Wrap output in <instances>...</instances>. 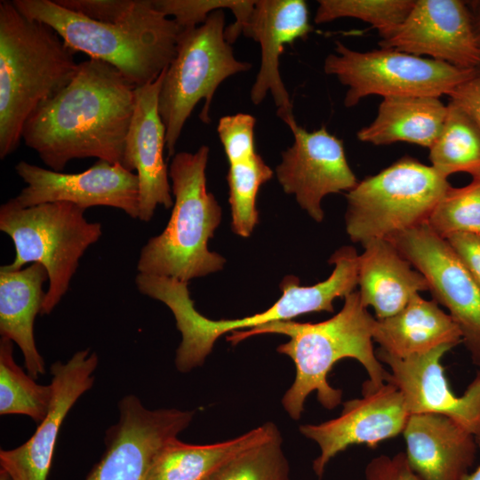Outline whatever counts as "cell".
Masks as SVG:
<instances>
[{"mask_svg":"<svg viewBox=\"0 0 480 480\" xmlns=\"http://www.w3.org/2000/svg\"><path fill=\"white\" fill-rule=\"evenodd\" d=\"M446 240L480 290V235L460 233Z\"/></svg>","mask_w":480,"mask_h":480,"instance_id":"cell-37","label":"cell"},{"mask_svg":"<svg viewBox=\"0 0 480 480\" xmlns=\"http://www.w3.org/2000/svg\"><path fill=\"white\" fill-rule=\"evenodd\" d=\"M453 348L442 345L406 358L392 356L378 348L376 356L390 369L386 382L399 389L410 414L433 412L448 416L476 439L480 436V371L463 395L456 396L441 363L444 354Z\"/></svg>","mask_w":480,"mask_h":480,"instance_id":"cell-17","label":"cell"},{"mask_svg":"<svg viewBox=\"0 0 480 480\" xmlns=\"http://www.w3.org/2000/svg\"><path fill=\"white\" fill-rule=\"evenodd\" d=\"M324 62V71L348 87L347 108L370 95L436 97L449 95L479 69H466L395 49L357 52L341 42Z\"/></svg>","mask_w":480,"mask_h":480,"instance_id":"cell-10","label":"cell"},{"mask_svg":"<svg viewBox=\"0 0 480 480\" xmlns=\"http://www.w3.org/2000/svg\"><path fill=\"white\" fill-rule=\"evenodd\" d=\"M450 187L431 165L404 156L346 194V232L364 244L427 223Z\"/></svg>","mask_w":480,"mask_h":480,"instance_id":"cell-9","label":"cell"},{"mask_svg":"<svg viewBox=\"0 0 480 480\" xmlns=\"http://www.w3.org/2000/svg\"><path fill=\"white\" fill-rule=\"evenodd\" d=\"M282 443L278 434L230 460L206 480H290Z\"/></svg>","mask_w":480,"mask_h":480,"instance_id":"cell-32","label":"cell"},{"mask_svg":"<svg viewBox=\"0 0 480 480\" xmlns=\"http://www.w3.org/2000/svg\"><path fill=\"white\" fill-rule=\"evenodd\" d=\"M403 435L412 469L422 480H463L474 463L476 436L448 416L411 414Z\"/></svg>","mask_w":480,"mask_h":480,"instance_id":"cell-21","label":"cell"},{"mask_svg":"<svg viewBox=\"0 0 480 480\" xmlns=\"http://www.w3.org/2000/svg\"><path fill=\"white\" fill-rule=\"evenodd\" d=\"M13 358V341L0 339V414H21L40 423L47 415L53 390L37 384Z\"/></svg>","mask_w":480,"mask_h":480,"instance_id":"cell-28","label":"cell"},{"mask_svg":"<svg viewBox=\"0 0 480 480\" xmlns=\"http://www.w3.org/2000/svg\"><path fill=\"white\" fill-rule=\"evenodd\" d=\"M447 105L436 97H388L374 120L357 132V139L375 146L398 141L429 148L437 139Z\"/></svg>","mask_w":480,"mask_h":480,"instance_id":"cell-26","label":"cell"},{"mask_svg":"<svg viewBox=\"0 0 480 480\" xmlns=\"http://www.w3.org/2000/svg\"><path fill=\"white\" fill-rule=\"evenodd\" d=\"M431 166L443 177L467 172L480 176V129L460 108L450 101L443 128L429 148Z\"/></svg>","mask_w":480,"mask_h":480,"instance_id":"cell-27","label":"cell"},{"mask_svg":"<svg viewBox=\"0 0 480 480\" xmlns=\"http://www.w3.org/2000/svg\"><path fill=\"white\" fill-rule=\"evenodd\" d=\"M85 210L70 203H46L21 208L10 200L0 207V230L13 242L15 257L0 270L16 271L28 263L46 269L49 286L42 315L50 314L69 288L84 252L102 235L99 222H89Z\"/></svg>","mask_w":480,"mask_h":480,"instance_id":"cell-7","label":"cell"},{"mask_svg":"<svg viewBox=\"0 0 480 480\" xmlns=\"http://www.w3.org/2000/svg\"><path fill=\"white\" fill-rule=\"evenodd\" d=\"M209 150L202 145L196 152L172 156L169 177L173 208L163 232L141 248L137 262L140 274L188 283L223 268L226 260L208 249L221 220V208L206 187Z\"/></svg>","mask_w":480,"mask_h":480,"instance_id":"cell-6","label":"cell"},{"mask_svg":"<svg viewBox=\"0 0 480 480\" xmlns=\"http://www.w3.org/2000/svg\"><path fill=\"white\" fill-rule=\"evenodd\" d=\"M376 318L354 291L344 298L342 308L332 318L319 323L277 321L227 336L233 345L250 337L276 333L289 337L277 352L290 356L296 368L293 383L284 395L282 404L292 420H299L308 396L316 392L319 403L332 410L341 403L342 391L329 384L328 373L343 358H353L365 369L369 379L362 393L376 390L386 383L387 372L373 348Z\"/></svg>","mask_w":480,"mask_h":480,"instance_id":"cell-2","label":"cell"},{"mask_svg":"<svg viewBox=\"0 0 480 480\" xmlns=\"http://www.w3.org/2000/svg\"><path fill=\"white\" fill-rule=\"evenodd\" d=\"M463 480H480V464L479 466L476 468V470H474L473 472L471 473H468Z\"/></svg>","mask_w":480,"mask_h":480,"instance_id":"cell-40","label":"cell"},{"mask_svg":"<svg viewBox=\"0 0 480 480\" xmlns=\"http://www.w3.org/2000/svg\"><path fill=\"white\" fill-rule=\"evenodd\" d=\"M290 129L294 140L282 152L276 175L284 191L294 195L300 206L321 222L324 216L322 199L329 194L348 192L358 181L346 158L342 140L325 125L308 132L295 123Z\"/></svg>","mask_w":480,"mask_h":480,"instance_id":"cell-14","label":"cell"},{"mask_svg":"<svg viewBox=\"0 0 480 480\" xmlns=\"http://www.w3.org/2000/svg\"><path fill=\"white\" fill-rule=\"evenodd\" d=\"M225 29L224 10H217L201 25L180 33L176 54L164 70L158 95L169 156L176 154L185 123L198 102L204 100V103L199 118L209 124L210 108L220 84L252 67L235 57Z\"/></svg>","mask_w":480,"mask_h":480,"instance_id":"cell-8","label":"cell"},{"mask_svg":"<svg viewBox=\"0 0 480 480\" xmlns=\"http://www.w3.org/2000/svg\"><path fill=\"white\" fill-rule=\"evenodd\" d=\"M379 45L461 68H480V48L465 1L415 0L397 31Z\"/></svg>","mask_w":480,"mask_h":480,"instance_id":"cell-16","label":"cell"},{"mask_svg":"<svg viewBox=\"0 0 480 480\" xmlns=\"http://www.w3.org/2000/svg\"><path fill=\"white\" fill-rule=\"evenodd\" d=\"M99 363L95 352H76L66 363L51 365L53 395L46 417L23 444L0 451V466L12 480H47L61 425L76 402L93 385Z\"/></svg>","mask_w":480,"mask_h":480,"instance_id":"cell-18","label":"cell"},{"mask_svg":"<svg viewBox=\"0 0 480 480\" xmlns=\"http://www.w3.org/2000/svg\"><path fill=\"white\" fill-rule=\"evenodd\" d=\"M47 24L0 1V158L12 154L31 114L65 88L79 63Z\"/></svg>","mask_w":480,"mask_h":480,"instance_id":"cell-4","label":"cell"},{"mask_svg":"<svg viewBox=\"0 0 480 480\" xmlns=\"http://www.w3.org/2000/svg\"><path fill=\"white\" fill-rule=\"evenodd\" d=\"M365 480H422L410 467L404 452L381 454L372 459L364 470Z\"/></svg>","mask_w":480,"mask_h":480,"instance_id":"cell-36","label":"cell"},{"mask_svg":"<svg viewBox=\"0 0 480 480\" xmlns=\"http://www.w3.org/2000/svg\"><path fill=\"white\" fill-rule=\"evenodd\" d=\"M154 6L166 17L172 16L180 31L204 23L217 10H230L235 21L226 27L225 37L232 44L242 34L255 0H153Z\"/></svg>","mask_w":480,"mask_h":480,"instance_id":"cell-33","label":"cell"},{"mask_svg":"<svg viewBox=\"0 0 480 480\" xmlns=\"http://www.w3.org/2000/svg\"><path fill=\"white\" fill-rule=\"evenodd\" d=\"M272 177V169L258 153L247 160L229 164L227 180L231 228L235 234L248 237L254 230L259 222L257 194Z\"/></svg>","mask_w":480,"mask_h":480,"instance_id":"cell-29","label":"cell"},{"mask_svg":"<svg viewBox=\"0 0 480 480\" xmlns=\"http://www.w3.org/2000/svg\"><path fill=\"white\" fill-rule=\"evenodd\" d=\"M119 419L106 432L105 451L85 480H148L160 449L188 427L192 411L146 408L128 395L118 404Z\"/></svg>","mask_w":480,"mask_h":480,"instance_id":"cell-12","label":"cell"},{"mask_svg":"<svg viewBox=\"0 0 480 480\" xmlns=\"http://www.w3.org/2000/svg\"><path fill=\"white\" fill-rule=\"evenodd\" d=\"M430 228L441 237L469 233L480 235V176L461 188L446 190L428 220Z\"/></svg>","mask_w":480,"mask_h":480,"instance_id":"cell-31","label":"cell"},{"mask_svg":"<svg viewBox=\"0 0 480 480\" xmlns=\"http://www.w3.org/2000/svg\"><path fill=\"white\" fill-rule=\"evenodd\" d=\"M45 281L48 273L39 263L16 271L0 270V334L19 346L25 369L34 379L45 372L34 337L35 318L45 299Z\"/></svg>","mask_w":480,"mask_h":480,"instance_id":"cell-23","label":"cell"},{"mask_svg":"<svg viewBox=\"0 0 480 480\" xmlns=\"http://www.w3.org/2000/svg\"><path fill=\"white\" fill-rule=\"evenodd\" d=\"M0 480H12V478L6 471L0 469Z\"/></svg>","mask_w":480,"mask_h":480,"instance_id":"cell-41","label":"cell"},{"mask_svg":"<svg viewBox=\"0 0 480 480\" xmlns=\"http://www.w3.org/2000/svg\"><path fill=\"white\" fill-rule=\"evenodd\" d=\"M476 442H477L478 446L480 447V436L476 437Z\"/></svg>","mask_w":480,"mask_h":480,"instance_id":"cell-42","label":"cell"},{"mask_svg":"<svg viewBox=\"0 0 480 480\" xmlns=\"http://www.w3.org/2000/svg\"><path fill=\"white\" fill-rule=\"evenodd\" d=\"M60 5L91 20L116 23L128 21L146 12L152 0H54Z\"/></svg>","mask_w":480,"mask_h":480,"instance_id":"cell-35","label":"cell"},{"mask_svg":"<svg viewBox=\"0 0 480 480\" xmlns=\"http://www.w3.org/2000/svg\"><path fill=\"white\" fill-rule=\"evenodd\" d=\"M467 4L471 15L474 33L480 48V0L467 1Z\"/></svg>","mask_w":480,"mask_h":480,"instance_id":"cell-39","label":"cell"},{"mask_svg":"<svg viewBox=\"0 0 480 480\" xmlns=\"http://www.w3.org/2000/svg\"><path fill=\"white\" fill-rule=\"evenodd\" d=\"M373 341L397 358L423 354L442 345L462 343L461 333L448 313L434 300L414 295L396 315L376 319Z\"/></svg>","mask_w":480,"mask_h":480,"instance_id":"cell-24","label":"cell"},{"mask_svg":"<svg viewBox=\"0 0 480 480\" xmlns=\"http://www.w3.org/2000/svg\"><path fill=\"white\" fill-rule=\"evenodd\" d=\"M362 395L345 402L338 417L300 427V433L320 448L319 456L313 461V470L318 477L323 476L329 461L350 445L375 448L380 443L403 434L411 414L396 386L386 382Z\"/></svg>","mask_w":480,"mask_h":480,"instance_id":"cell-15","label":"cell"},{"mask_svg":"<svg viewBox=\"0 0 480 480\" xmlns=\"http://www.w3.org/2000/svg\"><path fill=\"white\" fill-rule=\"evenodd\" d=\"M27 17L53 28L75 52L107 62L135 86L154 82L176 54L180 30L152 5L124 22L105 23L68 10L54 0H12Z\"/></svg>","mask_w":480,"mask_h":480,"instance_id":"cell-5","label":"cell"},{"mask_svg":"<svg viewBox=\"0 0 480 480\" xmlns=\"http://www.w3.org/2000/svg\"><path fill=\"white\" fill-rule=\"evenodd\" d=\"M280 434L271 422L236 438L210 444H191L177 437L154 457L148 480H206L237 455Z\"/></svg>","mask_w":480,"mask_h":480,"instance_id":"cell-25","label":"cell"},{"mask_svg":"<svg viewBox=\"0 0 480 480\" xmlns=\"http://www.w3.org/2000/svg\"><path fill=\"white\" fill-rule=\"evenodd\" d=\"M14 169L27 184L9 199L18 207L67 202L84 210L92 206L113 207L132 219L139 218L137 174L120 164L97 160L84 172L63 173L20 161Z\"/></svg>","mask_w":480,"mask_h":480,"instance_id":"cell-13","label":"cell"},{"mask_svg":"<svg viewBox=\"0 0 480 480\" xmlns=\"http://www.w3.org/2000/svg\"><path fill=\"white\" fill-rule=\"evenodd\" d=\"M386 239L426 278L433 300L448 310L480 369V290L448 241L428 223Z\"/></svg>","mask_w":480,"mask_h":480,"instance_id":"cell-11","label":"cell"},{"mask_svg":"<svg viewBox=\"0 0 480 480\" xmlns=\"http://www.w3.org/2000/svg\"><path fill=\"white\" fill-rule=\"evenodd\" d=\"M448 96L450 101L465 111L480 129V70L457 86Z\"/></svg>","mask_w":480,"mask_h":480,"instance_id":"cell-38","label":"cell"},{"mask_svg":"<svg viewBox=\"0 0 480 480\" xmlns=\"http://www.w3.org/2000/svg\"><path fill=\"white\" fill-rule=\"evenodd\" d=\"M313 30L303 0H257L242 34L260 47V65L251 89V100L260 104L269 92L277 116L290 128L296 122L292 104L279 71L284 45L304 39Z\"/></svg>","mask_w":480,"mask_h":480,"instance_id":"cell-19","label":"cell"},{"mask_svg":"<svg viewBox=\"0 0 480 480\" xmlns=\"http://www.w3.org/2000/svg\"><path fill=\"white\" fill-rule=\"evenodd\" d=\"M165 70V69H164ZM164 70L152 83L135 89V108L125 139L122 166L139 180V220L149 221L158 205H173L169 169L164 159L165 128L158 112Z\"/></svg>","mask_w":480,"mask_h":480,"instance_id":"cell-20","label":"cell"},{"mask_svg":"<svg viewBox=\"0 0 480 480\" xmlns=\"http://www.w3.org/2000/svg\"><path fill=\"white\" fill-rule=\"evenodd\" d=\"M359 255L352 246H342L332 253L334 265L330 276L314 285L302 286L294 276L280 284L282 296L267 310L239 319L212 320L194 306L188 284L159 276L138 274V291L164 303L172 311L181 341L176 350L175 365L186 372L204 364L215 341L227 332L250 330L277 321H287L313 312L334 311L333 301L355 291L358 282Z\"/></svg>","mask_w":480,"mask_h":480,"instance_id":"cell-3","label":"cell"},{"mask_svg":"<svg viewBox=\"0 0 480 480\" xmlns=\"http://www.w3.org/2000/svg\"><path fill=\"white\" fill-rule=\"evenodd\" d=\"M136 87L107 62L82 61L71 82L28 118L22 140L54 172L87 157L122 164Z\"/></svg>","mask_w":480,"mask_h":480,"instance_id":"cell-1","label":"cell"},{"mask_svg":"<svg viewBox=\"0 0 480 480\" xmlns=\"http://www.w3.org/2000/svg\"><path fill=\"white\" fill-rule=\"evenodd\" d=\"M415 0H319L314 22L355 18L375 28L381 40L391 37L404 23Z\"/></svg>","mask_w":480,"mask_h":480,"instance_id":"cell-30","label":"cell"},{"mask_svg":"<svg viewBox=\"0 0 480 480\" xmlns=\"http://www.w3.org/2000/svg\"><path fill=\"white\" fill-rule=\"evenodd\" d=\"M256 119L246 113L222 116L217 132L229 164L247 160L257 154L254 142Z\"/></svg>","mask_w":480,"mask_h":480,"instance_id":"cell-34","label":"cell"},{"mask_svg":"<svg viewBox=\"0 0 480 480\" xmlns=\"http://www.w3.org/2000/svg\"><path fill=\"white\" fill-rule=\"evenodd\" d=\"M359 255L358 282L362 304L372 307L378 320L402 310L411 299L428 284L423 275L386 238L371 239L364 244Z\"/></svg>","mask_w":480,"mask_h":480,"instance_id":"cell-22","label":"cell"}]
</instances>
